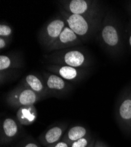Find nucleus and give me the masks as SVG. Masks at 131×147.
Returning <instances> with one entry per match:
<instances>
[{"mask_svg":"<svg viewBox=\"0 0 131 147\" xmlns=\"http://www.w3.org/2000/svg\"><path fill=\"white\" fill-rule=\"evenodd\" d=\"M43 57L50 64L84 68L89 64L87 54L79 48H69L53 51L44 54Z\"/></svg>","mask_w":131,"mask_h":147,"instance_id":"obj_1","label":"nucleus"},{"mask_svg":"<svg viewBox=\"0 0 131 147\" xmlns=\"http://www.w3.org/2000/svg\"><path fill=\"white\" fill-rule=\"evenodd\" d=\"M67 24L59 14L48 21L40 31L38 41L42 47L46 50L58 39Z\"/></svg>","mask_w":131,"mask_h":147,"instance_id":"obj_2","label":"nucleus"},{"mask_svg":"<svg viewBox=\"0 0 131 147\" xmlns=\"http://www.w3.org/2000/svg\"><path fill=\"white\" fill-rule=\"evenodd\" d=\"M41 100L40 95L21 84L10 91L6 96L8 105L14 108L34 105Z\"/></svg>","mask_w":131,"mask_h":147,"instance_id":"obj_3","label":"nucleus"},{"mask_svg":"<svg viewBox=\"0 0 131 147\" xmlns=\"http://www.w3.org/2000/svg\"><path fill=\"white\" fill-rule=\"evenodd\" d=\"M42 77L47 88L48 97L61 98L73 90V85L70 82L53 73L43 72Z\"/></svg>","mask_w":131,"mask_h":147,"instance_id":"obj_4","label":"nucleus"},{"mask_svg":"<svg viewBox=\"0 0 131 147\" xmlns=\"http://www.w3.org/2000/svg\"><path fill=\"white\" fill-rule=\"evenodd\" d=\"M59 8V14L65 20L67 26L79 37L83 40L89 35L91 30L92 19L91 17L73 14L65 11L61 7Z\"/></svg>","mask_w":131,"mask_h":147,"instance_id":"obj_5","label":"nucleus"},{"mask_svg":"<svg viewBox=\"0 0 131 147\" xmlns=\"http://www.w3.org/2000/svg\"><path fill=\"white\" fill-rule=\"evenodd\" d=\"M24 67V62L21 56L17 54H1L0 56V77L6 80L11 77L13 72Z\"/></svg>","mask_w":131,"mask_h":147,"instance_id":"obj_6","label":"nucleus"},{"mask_svg":"<svg viewBox=\"0 0 131 147\" xmlns=\"http://www.w3.org/2000/svg\"><path fill=\"white\" fill-rule=\"evenodd\" d=\"M82 40L68 26L64 29L56 41L46 51L51 53L74 47L82 44Z\"/></svg>","mask_w":131,"mask_h":147,"instance_id":"obj_7","label":"nucleus"},{"mask_svg":"<svg viewBox=\"0 0 131 147\" xmlns=\"http://www.w3.org/2000/svg\"><path fill=\"white\" fill-rule=\"evenodd\" d=\"M45 68L48 72L59 76L68 82L74 83L78 82L85 74L84 68H75L67 65L49 64Z\"/></svg>","mask_w":131,"mask_h":147,"instance_id":"obj_8","label":"nucleus"},{"mask_svg":"<svg viewBox=\"0 0 131 147\" xmlns=\"http://www.w3.org/2000/svg\"><path fill=\"white\" fill-rule=\"evenodd\" d=\"M21 124L18 120L6 118L1 123V144L6 145L14 141L21 132Z\"/></svg>","mask_w":131,"mask_h":147,"instance_id":"obj_9","label":"nucleus"},{"mask_svg":"<svg viewBox=\"0 0 131 147\" xmlns=\"http://www.w3.org/2000/svg\"><path fill=\"white\" fill-rule=\"evenodd\" d=\"M57 3L59 7L69 13L92 17L91 1L86 0H61Z\"/></svg>","mask_w":131,"mask_h":147,"instance_id":"obj_10","label":"nucleus"},{"mask_svg":"<svg viewBox=\"0 0 131 147\" xmlns=\"http://www.w3.org/2000/svg\"><path fill=\"white\" fill-rule=\"evenodd\" d=\"M68 128L66 123H59L52 125L38 137L39 143L44 146L54 144L61 141Z\"/></svg>","mask_w":131,"mask_h":147,"instance_id":"obj_11","label":"nucleus"},{"mask_svg":"<svg viewBox=\"0 0 131 147\" xmlns=\"http://www.w3.org/2000/svg\"><path fill=\"white\" fill-rule=\"evenodd\" d=\"M21 84L37 94L42 99L48 97L47 88L42 76L30 74L22 80Z\"/></svg>","mask_w":131,"mask_h":147,"instance_id":"obj_12","label":"nucleus"},{"mask_svg":"<svg viewBox=\"0 0 131 147\" xmlns=\"http://www.w3.org/2000/svg\"><path fill=\"white\" fill-rule=\"evenodd\" d=\"M17 119L21 125L28 126L33 124L38 117L37 110L34 105L23 106L18 109Z\"/></svg>","mask_w":131,"mask_h":147,"instance_id":"obj_13","label":"nucleus"},{"mask_svg":"<svg viewBox=\"0 0 131 147\" xmlns=\"http://www.w3.org/2000/svg\"><path fill=\"white\" fill-rule=\"evenodd\" d=\"M87 134L88 131L85 127L81 125H74L65 132L61 140L71 145L74 142L85 137Z\"/></svg>","mask_w":131,"mask_h":147,"instance_id":"obj_14","label":"nucleus"},{"mask_svg":"<svg viewBox=\"0 0 131 147\" xmlns=\"http://www.w3.org/2000/svg\"><path fill=\"white\" fill-rule=\"evenodd\" d=\"M102 37L104 42L110 47H114L119 42V35L116 29L112 25L105 26L102 31Z\"/></svg>","mask_w":131,"mask_h":147,"instance_id":"obj_15","label":"nucleus"},{"mask_svg":"<svg viewBox=\"0 0 131 147\" xmlns=\"http://www.w3.org/2000/svg\"><path fill=\"white\" fill-rule=\"evenodd\" d=\"M119 112L122 119H131V100L127 99L124 101L120 107Z\"/></svg>","mask_w":131,"mask_h":147,"instance_id":"obj_16","label":"nucleus"},{"mask_svg":"<svg viewBox=\"0 0 131 147\" xmlns=\"http://www.w3.org/2000/svg\"><path fill=\"white\" fill-rule=\"evenodd\" d=\"M13 34V30L8 24L1 21L0 23V37L12 39Z\"/></svg>","mask_w":131,"mask_h":147,"instance_id":"obj_17","label":"nucleus"},{"mask_svg":"<svg viewBox=\"0 0 131 147\" xmlns=\"http://www.w3.org/2000/svg\"><path fill=\"white\" fill-rule=\"evenodd\" d=\"M89 138L86 136L84 138H81L79 140L74 142L71 145V147H89Z\"/></svg>","mask_w":131,"mask_h":147,"instance_id":"obj_18","label":"nucleus"},{"mask_svg":"<svg viewBox=\"0 0 131 147\" xmlns=\"http://www.w3.org/2000/svg\"><path fill=\"white\" fill-rule=\"evenodd\" d=\"M20 147H42L41 144L34 140L32 138L26 140L22 142Z\"/></svg>","mask_w":131,"mask_h":147,"instance_id":"obj_19","label":"nucleus"},{"mask_svg":"<svg viewBox=\"0 0 131 147\" xmlns=\"http://www.w3.org/2000/svg\"><path fill=\"white\" fill-rule=\"evenodd\" d=\"M11 39H8L4 37H0V49L1 50H4L10 44Z\"/></svg>","mask_w":131,"mask_h":147,"instance_id":"obj_20","label":"nucleus"},{"mask_svg":"<svg viewBox=\"0 0 131 147\" xmlns=\"http://www.w3.org/2000/svg\"><path fill=\"white\" fill-rule=\"evenodd\" d=\"M45 147H71V145H69L65 141L61 140L56 143H55L54 144L48 145Z\"/></svg>","mask_w":131,"mask_h":147,"instance_id":"obj_21","label":"nucleus"},{"mask_svg":"<svg viewBox=\"0 0 131 147\" xmlns=\"http://www.w3.org/2000/svg\"><path fill=\"white\" fill-rule=\"evenodd\" d=\"M129 43H130V45L131 46V36H130V38H129Z\"/></svg>","mask_w":131,"mask_h":147,"instance_id":"obj_22","label":"nucleus"},{"mask_svg":"<svg viewBox=\"0 0 131 147\" xmlns=\"http://www.w3.org/2000/svg\"><path fill=\"white\" fill-rule=\"evenodd\" d=\"M97 147H103V146H97Z\"/></svg>","mask_w":131,"mask_h":147,"instance_id":"obj_23","label":"nucleus"}]
</instances>
